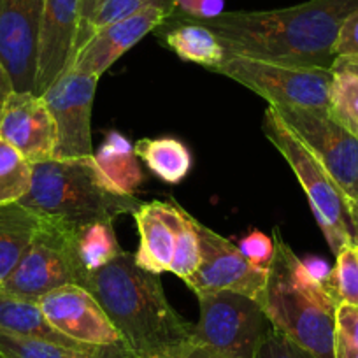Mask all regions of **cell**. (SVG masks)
I'll use <instances>...</instances> for the list:
<instances>
[{"instance_id":"obj_39","label":"cell","mask_w":358,"mask_h":358,"mask_svg":"<svg viewBox=\"0 0 358 358\" xmlns=\"http://www.w3.org/2000/svg\"><path fill=\"white\" fill-rule=\"evenodd\" d=\"M350 204V218H351V229H353V241L358 246V199L357 201H348Z\"/></svg>"},{"instance_id":"obj_35","label":"cell","mask_w":358,"mask_h":358,"mask_svg":"<svg viewBox=\"0 0 358 358\" xmlns=\"http://www.w3.org/2000/svg\"><path fill=\"white\" fill-rule=\"evenodd\" d=\"M302 264H304L306 271H308L309 276H311L313 280L327 285V281H329V278H330V273H332V268L329 267V264H327L323 258L308 257L302 260Z\"/></svg>"},{"instance_id":"obj_15","label":"cell","mask_w":358,"mask_h":358,"mask_svg":"<svg viewBox=\"0 0 358 358\" xmlns=\"http://www.w3.org/2000/svg\"><path fill=\"white\" fill-rule=\"evenodd\" d=\"M0 139L15 146L30 164L55 157L57 127L43 95H9L0 113Z\"/></svg>"},{"instance_id":"obj_19","label":"cell","mask_w":358,"mask_h":358,"mask_svg":"<svg viewBox=\"0 0 358 358\" xmlns=\"http://www.w3.org/2000/svg\"><path fill=\"white\" fill-rule=\"evenodd\" d=\"M155 32L181 60L194 62L209 71L227 55V50L211 30L176 11Z\"/></svg>"},{"instance_id":"obj_16","label":"cell","mask_w":358,"mask_h":358,"mask_svg":"<svg viewBox=\"0 0 358 358\" xmlns=\"http://www.w3.org/2000/svg\"><path fill=\"white\" fill-rule=\"evenodd\" d=\"M81 20V0H46L37 51L36 95L71 67Z\"/></svg>"},{"instance_id":"obj_28","label":"cell","mask_w":358,"mask_h":358,"mask_svg":"<svg viewBox=\"0 0 358 358\" xmlns=\"http://www.w3.org/2000/svg\"><path fill=\"white\" fill-rule=\"evenodd\" d=\"M0 353L8 358H92L85 353L67 350L46 341L15 336L0 330Z\"/></svg>"},{"instance_id":"obj_29","label":"cell","mask_w":358,"mask_h":358,"mask_svg":"<svg viewBox=\"0 0 358 358\" xmlns=\"http://www.w3.org/2000/svg\"><path fill=\"white\" fill-rule=\"evenodd\" d=\"M155 2H158V0H102L101 4H99L97 11H95L94 18L90 20L85 32L76 41L74 55L81 50L83 44L94 36L95 32H99L104 27L111 25V23L127 18V16L136 15L141 9L148 8V6L155 4ZM74 55H72V58H74Z\"/></svg>"},{"instance_id":"obj_4","label":"cell","mask_w":358,"mask_h":358,"mask_svg":"<svg viewBox=\"0 0 358 358\" xmlns=\"http://www.w3.org/2000/svg\"><path fill=\"white\" fill-rule=\"evenodd\" d=\"M274 255L260 306L271 325L316 358H336L339 302L325 283L313 280L301 258L274 230Z\"/></svg>"},{"instance_id":"obj_11","label":"cell","mask_w":358,"mask_h":358,"mask_svg":"<svg viewBox=\"0 0 358 358\" xmlns=\"http://www.w3.org/2000/svg\"><path fill=\"white\" fill-rule=\"evenodd\" d=\"M201 241V265L185 283L195 295L236 292L260 301L267 271L257 268L241 253L239 246L197 222Z\"/></svg>"},{"instance_id":"obj_3","label":"cell","mask_w":358,"mask_h":358,"mask_svg":"<svg viewBox=\"0 0 358 358\" xmlns=\"http://www.w3.org/2000/svg\"><path fill=\"white\" fill-rule=\"evenodd\" d=\"M18 204L39 218L78 232L83 227L132 215L143 202L120 190L92 155L32 164V183Z\"/></svg>"},{"instance_id":"obj_21","label":"cell","mask_w":358,"mask_h":358,"mask_svg":"<svg viewBox=\"0 0 358 358\" xmlns=\"http://www.w3.org/2000/svg\"><path fill=\"white\" fill-rule=\"evenodd\" d=\"M134 151L148 169L167 185H179L192 171L190 150L174 137L141 139L134 146Z\"/></svg>"},{"instance_id":"obj_38","label":"cell","mask_w":358,"mask_h":358,"mask_svg":"<svg viewBox=\"0 0 358 358\" xmlns=\"http://www.w3.org/2000/svg\"><path fill=\"white\" fill-rule=\"evenodd\" d=\"M334 72H351V74L358 76V57L355 55H346V57H337L332 65Z\"/></svg>"},{"instance_id":"obj_30","label":"cell","mask_w":358,"mask_h":358,"mask_svg":"<svg viewBox=\"0 0 358 358\" xmlns=\"http://www.w3.org/2000/svg\"><path fill=\"white\" fill-rule=\"evenodd\" d=\"M336 358H358V308L355 306L337 308Z\"/></svg>"},{"instance_id":"obj_34","label":"cell","mask_w":358,"mask_h":358,"mask_svg":"<svg viewBox=\"0 0 358 358\" xmlns=\"http://www.w3.org/2000/svg\"><path fill=\"white\" fill-rule=\"evenodd\" d=\"M334 53H336V58L346 57V55L358 57V8L341 25Z\"/></svg>"},{"instance_id":"obj_32","label":"cell","mask_w":358,"mask_h":358,"mask_svg":"<svg viewBox=\"0 0 358 358\" xmlns=\"http://www.w3.org/2000/svg\"><path fill=\"white\" fill-rule=\"evenodd\" d=\"M239 250L250 260L251 265L262 271H268L274 255V239L260 230H251L244 239L239 241Z\"/></svg>"},{"instance_id":"obj_36","label":"cell","mask_w":358,"mask_h":358,"mask_svg":"<svg viewBox=\"0 0 358 358\" xmlns=\"http://www.w3.org/2000/svg\"><path fill=\"white\" fill-rule=\"evenodd\" d=\"M13 92H15V86H13L11 76H9L8 69L4 67V62L0 60V113H2L4 104Z\"/></svg>"},{"instance_id":"obj_12","label":"cell","mask_w":358,"mask_h":358,"mask_svg":"<svg viewBox=\"0 0 358 358\" xmlns=\"http://www.w3.org/2000/svg\"><path fill=\"white\" fill-rule=\"evenodd\" d=\"M46 0H0V60L15 92L36 94L37 51Z\"/></svg>"},{"instance_id":"obj_14","label":"cell","mask_w":358,"mask_h":358,"mask_svg":"<svg viewBox=\"0 0 358 358\" xmlns=\"http://www.w3.org/2000/svg\"><path fill=\"white\" fill-rule=\"evenodd\" d=\"M37 304L51 325L79 343L127 348L104 308L81 285L57 288L41 297Z\"/></svg>"},{"instance_id":"obj_6","label":"cell","mask_w":358,"mask_h":358,"mask_svg":"<svg viewBox=\"0 0 358 358\" xmlns=\"http://www.w3.org/2000/svg\"><path fill=\"white\" fill-rule=\"evenodd\" d=\"M211 71L250 88L273 108L329 111L332 69L295 67L227 53Z\"/></svg>"},{"instance_id":"obj_9","label":"cell","mask_w":358,"mask_h":358,"mask_svg":"<svg viewBox=\"0 0 358 358\" xmlns=\"http://www.w3.org/2000/svg\"><path fill=\"white\" fill-rule=\"evenodd\" d=\"M313 151L348 201L358 199V139L330 118L329 111L274 108Z\"/></svg>"},{"instance_id":"obj_24","label":"cell","mask_w":358,"mask_h":358,"mask_svg":"<svg viewBox=\"0 0 358 358\" xmlns=\"http://www.w3.org/2000/svg\"><path fill=\"white\" fill-rule=\"evenodd\" d=\"M32 183V164L4 139H0V206L18 204Z\"/></svg>"},{"instance_id":"obj_7","label":"cell","mask_w":358,"mask_h":358,"mask_svg":"<svg viewBox=\"0 0 358 358\" xmlns=\"http://www.w3.org/2000/svg\"><path fill=\"white\" fill-rule=\"evenodd\" d=\"M86 274L76 250L74 230L41 218L39 229L13 273L0 285V292L37 302L57 288L83 287Z\"/></svg>"},{"instance_id":"obj_26","label":"cell","mask_w":358,"mask_h":358,"mask_svg":"<svg viewBox=\"0 0 358 358\" xmlns=\"http://www.w3.org/2000/svg\"><path fill=\"white\" fill-rule=\"evenodd\" d=\"M329 115L358 139V76L344 71L334 72Z\"/></svg>"},{"instance_id":"obj_23","label":"cell","mask_w":358,"mask_h":358,"mask_svg":"<svg viewBox=\"0 0 358 358\" xmlns=\"http://www.w3.org/2000/svg\"><path fill=\"white\" fill-rule=\"evenodd\" d=\"M76 250L86 273L97 271L122 253L113 223H94L76 232Z\"/></svg>"},{"instance_id":"obj_8","label":"cell","mask_w":358,"mask_h":358,"mask_svg":"<svg viewBox=\"0 0 358 358\" xmlns=\"http://www.w3.org/2000/svg\"><path fill=\"white\" fill-rule=\"evenodd\" d=\"M201 316L195 323V346L223 358H253L271 329L260 302L236 292L197 295Z\"/></svg>"},{"instance_id":"obj_25","label":"cell","mask_w":358,"mask_h":358,"mask_svg":"<svg viewBox=\"0 0 358 358\" xmlns=\"http://www.w3.org/2000/svg\"><path fill=\"white\" fill-rule=\"evenodd\" d=\"M174 234V257H172L171 273L187 281L201 265V241H199L197 220L188 215L179 204Z\"/></svg>"},{"instance_id":"obj_10","label":"cell","mask_w":358,"mask_h":358,"mask_svg":"<svg viewBox=\"0 0 358 358\" xmlns=\"http://www.w3.org/2000/svg\"><path fill=\"white\" fill-rule=\"evenodd\" d=\"M99 78L67 69L43 94L44 102L57 127L55 157L65 158L92 157V111Z\"/></svg>"},{"instance_id":"obj_20","label":"cell","mask_w":358,"mask_h":358,"mask_svg":"<svg viewBox=\"0 0 358 358\" xmlns=\"http://www.w3.org/2000/svg\"><path fill=\"white\" fill-rule=\"evenodd\" d=\"M39 225V216L20 204L0 206V285L13 273Z\"/></svg>"},{"instance_id":"obj_17","label":"cell","mask_w":358,"mask_h":358,"mask_svg":"<svg viewBox=\"0 0 358 358\" xmlns=\"http://www.w3.org/2000/svg\"><path fill=\"white\" fill-rule=\"evenodd\" d=\"M0 330L15 336L46 341L78 353H85L92 358H136L129 348L92 346V344L79 343L51 325L36 301L15 297L2 292H0Z\"/></svg>"},{"instance_id":"obj_22","label":"cell","mask_w":358,"mask_h":358,"mask_svg":"<svg viewBox=\"0 0 358 358\" xmlns=\"http://www.w3.org/2000/svg\"><path fill=\"white\" fill-rule=\"evenodd\" d=\"M99 167L120 190L127 194H136L137 187L143 183V172H141L137 155L134 146L125 136L120 132H109L104 143L94 153Z\"/></svg>"},{"instance_id":"obj_37","label":"cell","mask_w":358,"mask_h":358,"mask_svg":"<svg viewBox=\"0 0 358 358\" xmlns=\"http://www.w3.org/2000/svg\"><path fill=\"white\" fill-rule=\"evenodd\" d=\"M102 0H81V20H79V30H78V37L85 32V29L88 27L90 20L94 18L95 11H97L99 4H101ZM78 41V39H76Z\"/></svg>"},{"instance_id":"obj_2","label":"cell","mask_w":358,"mask_h":358,"mask_svg":"<svg viewBox=\"0 0 358 358\" xmlns=\"http://www.w3.org/2000/svg\"><path fill=\"white\" fill-rule=\"evenodd\" d=\"M92 292L136 358H188L195 350V325L169 302L158 274L122 251L104 267L85 276Z\"/></svg>"},{"instance_id":"obj_18","label":"cell","mask_w":358,"mask_h":358,"mask_svg":"<svg viewBox=\"0 0 358 358\" xmlns=\"http://www.w3.org/2000/svg\"><path fill=\"white\" fill-rule=\"evenodd\" d=\"M132 216L141 236L139 248L134 253L137 265L158 276L162 273H171L178 204L162 201L143 202Z\"/></svg>"},{"instance_id":"obj_5","label":"cell","mask_w":358,"mask_h":358,"mask_svg":"<svg viewBox=\"0 0 358 358\" xmlns=\"http://www.w3.org/2000/svg\"><path fill=\"white\" fill-rule=\"evenodd\" d=\"M262 130L297 176L299 183L308 195L316 223L322 229L332 253L337 255L341 248L355 243L348 199L313 151L283 122L273 106L265 109Z\"/></svg>"},{"instance_id":"obj_33","label":"cell","mask_w":358,"mask_h":358,"mask_svg":"<svg viewBox=\"0 0 358 358\" xmlns=\"http://www.w3.org/2000/svg\"><path fill=\"white\" fill-rule=\"evenodd\" d=\"M225 0H176V11L188 18L209 20L223 13Z\"/></svg>"},{"instance_id":"obj_1","label":"cell","mask_w":358,"mask_h":358,"mask_svg":"<svg viewBox=\"0 0 358 358\" xmlns=\"http://www.w3.org/2000/svg\"><path fill=\"white\" fill-rule=\"evenodd\" d=\"M357 8L358 0H308L292 8L223 11L216 18L190 20L211 30L227 53L295 67L332 69L341 25Z\"/></svg>"},{"instance_id":"obj_40","label":"cell","mask_w":358,"mask_h":358,"mask_svg":"<svg viewBox=\"0 0 358 358\" xmlns=\"http://www.w3.org/2000/svg\"><path fill=\"white\" fill-rule=\"evenodd\" d=\"M188 358H223V357H220V355L213 353V351L209 350H204V348H195Z\"/></svg>"},{"instance_id":"obj_27","label":"cell","mask_w":358,"mask_h":358,"mask_svg":"<svg viewBox=\"0 0 358 358\" xmlns=\"http://www.w3.org/2000/svg\"><path fill=\"white\" fill-rule=\"evenodd\" d=\"M330 294L339 304L358 308V246L355 243L341 248L336 265L327 281Z\"/></svg>"},{"instance_id":"obj_31","label":"cell","mask_w":358,"mask_h":358,"mask_svg":"<svg viewBox=\"0 0 358 358\" xmlns=\"http://www.w3.org/2000/svg\"><path fill=\"white\" fill-rule=\"evenodd\" d=\"M253 358H316V357L313 353H309L306 348H302L301 344L292 341L290 337H287L285 334H281L280 330H276L273 325H271V329L265 332V336L262 337V341L258 343V348L257 351H255Z\"/></svg>"},{"instance_id":"obj_13","label":"cell","mask_w":358,"mask_h":358,"mask_svg":"<svg viewBox=\"0 0 358 358\" xmlns=\"http://www.w3.org/2000/svg\"><path fill=\"white\" fill-rule=\"evenodd\" d=\"M176 0H158L139 13L104 27L90 37L71 62L72 71L101 79L130 48L136 46L150 32H155L172 13Z\"/></svg>"}]
</instances>
